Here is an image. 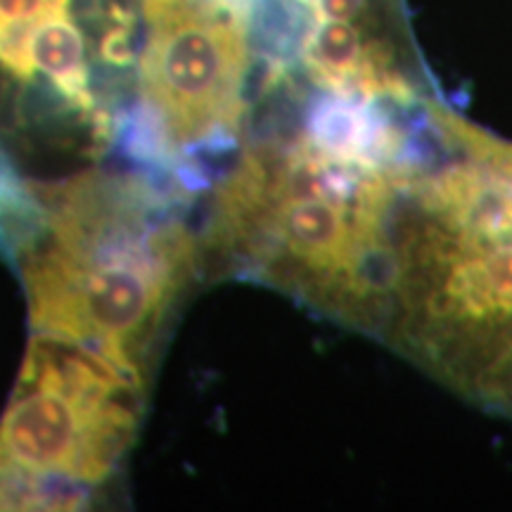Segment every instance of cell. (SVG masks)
Here are the masks:
<instances>
[{
  "label": "cell",
  "mask_w": 512,
  "mask_h": 512,
  "mask_svg": "<svg viewBox=\"0 0 512 512\" xmlns=\"http://www.w3.org/2000/svg\"><path fill=\"white\" fill-rule=\"evenodd\" d=\"M249 74L242 8L150 24L140 62L143 95L162 114L174 147L233 145L245 114Z\"/></svg>",
  "instance_id": "obj_1"
},
{
  "label": "cell",
  "mask_w": 512,
  "mask_h": 512,
  "mask_svg": "<svg viewBox=\"0 0 512 512\" xmlns=\"http://www.w3.org/2000/svg\"><path fill=\"white\" fill-rule=\"evenodd\" d=\"M138 392L124 387L98 401H74L43 389L17 392L0 420V458L100 484L136 434Z\"/></svg>",
  "instance_id": "obj_2"
},
{
  "label": "cell",
  "mask_w": 512,
  "mask_h": 512,
  "mask_svg": "<svg viewBox=\"0 0 512 512\" xmlns=\"http://www.w3.org/2000/svg\"><path fill=\"white\" fill-rule=\"evenodd\" d=\"M318 24L309 0H252L247 10V41L259 55L280 69L302 60Z\"/></svg>",
  "instance_id": "obj_3"
},
{
  "label": "cell",
  "mask_w": 512,
  "mask_h": 512,
  "mask_svg": "<svg viewBox=\"0 0 512 512\" xmlns=\"http://www.w3.org/2000/svg\"><path fill=\"white\" fill-rule=\"evenodd\" d=\"M34 60L53 79L57 93L83 117H93L95 100L88 88L86 43L81 29L67 17L43 19L34 38Z\"/></svg>",
  "instance_id": "obj_4"
},
{
  "label": "cell",
  "mask_w": 512,
  "mask_h": 512,
  "mask_svg": "<svg viewBox=\"0 0 512 512\" xmlns=\"http://www.w3.org/2000/svg\"><path fill=\"white\" fill-rule=\"evenodd\" d=\"M46 475L0 458V510H76L88 501L86 482Z\"/></svg>",
  "instance_id": "obj_5"
},
{
  "label": "cell",
  "mask_w": 512,
  "mask_h": 512,
  "mask_svg": "<svg viewBox=\"0 0 512 512\" xmlns=\"http://www.w3.org/2000/svg\"><path fill=\"white\" fill-rule=\"evenodd\" d=\"M38 24V19L0 15V64L22 81H31L36 69L34 38Z\"/></svg>",
  "instance_id": "obj_6"
},
{
  "label": "cell",
  "mask_w": 512,
  "mask_h": 512,
  "mask_svg": "<svg viewBox=\"0 0 512 512\" xmlns=\"http://www.w3.org/2000/svg\"><path fill=\"white\" fill-rule=\"evenodd\" d=\"M72 0H0V15L17 19L67 17Z\"/></svg>",
  "instance_id": "obj_7"
},
{
  "label": "cell",
  "mask_w": 512,
  "mask_h": 512,
  "mask_svg": "<svg viewBox=\"0 0 512 512\" xmlns=\"http://www.w3.org/2000/svg\"><path fill=\"white\" fill-rule=\"evenodd\" d=\"M249 3H252V0H247V5H249Z\"/></svg>",
  "instance_id": "obj_8"
}]
</instances>
